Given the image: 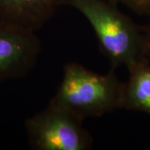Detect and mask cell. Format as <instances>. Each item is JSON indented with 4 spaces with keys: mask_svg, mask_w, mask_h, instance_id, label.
<instances>
[{
    "mask_svg": "<svg viewBox=\"0 0 150 150\" xmlns=\"http://www.w3.org/2000/svg\"><path fill=\"white\" fill-rule=\"evenodd\" d=\"M81 13L95 33L98 46L112 68L132 69L144 59V34L142 27L118 10L109 0H64Z\"/></svg>",
    "mask_w": 150,
    "mask_h": 150,
    "instance_id": "1",
    "label": "cell"
},
{
    "mask_svg": "<svg viewBox=\"0 0 150 150\" xmlns=\"http://www.w3.org/2000/svg\"><path fill=\"white\" fill-rule=\"evenodd\" d=\"M123 87L124 82L120 81L113 69L103 74L70 62L65 64L61 83L48 104L83 121L102 117L122 108Z\"/></svg>",
    "mask_w": 150,
    "mask_h": 150,
    "instance_id": "2",
    "label": "cell"
},
{
    "mask_svg": "<svg viewBox=\"0 0 150 150\" xmlns=\"http://www.w3.org/2000/svg\"><path fill=\"white\" fill-rule=\"evenodd\" d=\"M83 120L48 104L25 120L30 149L34 150H88L93 137Z\"/></svg>",
    "mask_w": 150,
    "mask_h": 150,
    "instance_id": "3",
    "label": "cell"
},
{
    "mask_svg": "<svg viewBox=\"0 0 150 150\" xmlns=\"http://www.w3.org/2000/svg\"><path fill=\"white\" fill-rule=\"evenodd\" d=\"M42 52L36 31L0 22V83L25 77Z\"/></svg>",
    "mask_w": 150,
    "mask_h": 150,
    "instance_id": "4",
    "label": "cell"
},
{
    "mask_svg": "<svg viewBox=\"0 0 150 150\" xmlns=\"http://www.w3.org/2000/svg\"><path fill=\"white\" fill-rule=\"evenodd\" d=\"M64 0H0V22L37 31Z\"/></svg>",
    "mask_w": 150,
    "mask_h": 150,
    "instance_id": "5",
    "label": "cell"
},
{
    "mask_svg": "<svg viewBox=\"0 0 150 150\" xmlns=\"http://www.w3.org/2000/svg\"><path fill=\"white\" fill-rule=\"evenodd\" d=\"M128 71L122 108L150 116V59L143 60Z\"/></svg>",
    "mask_w": 150,
    "mask_h": 150,
    "instance_id": "6",
    "label": "cell"
},
{
    "mask_svg": "<svg viewBox=\"0 0 150 150\" xmlns=\"http://www.w3.org/2000/svg\"><path fill=\"white\" fill-rule=\"evenodd\" d=\"M113 4H122L137 14L150 18V0H109Z\"/></svg>",
    "mask_w": 150,
    "mask_h": 150,
    "instance_id": "7",
    "label": "cell"
},
{
    "mask_svg": "<svg viewBox=\"0 0 150 150\" xmlns=\"http://www.w3.org/2000/svg\"><path fill=\"white\" fill-rule=\"evenodd\" d=\"M142 29L144 34L146 55L150 59V18H149V23L145 26L142 27Z\"/></svg>",
    "mask_w": 150,
    "mask_h": 150,
    "instance_id": "8",
    "label": "cell"
}]
</instances>
